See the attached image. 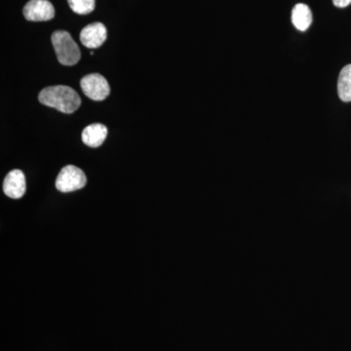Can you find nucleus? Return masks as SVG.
Returning <instances> with one entry per match:
<instances>
[{"label":"nucleus","mask_w":351,"mask_h":351,"mask_svg":"<svg viewBox=\"0 0 351 351\" xmlns=\"http://www.w3.org/2000/svg\"><path fill=\"white\" fill-rule=\"evenodd\" d=\"M86 176L80 168L68 165L61 170L56 180V189L61 193H71L84 188Z\"/></svg>","instance_id":"obj_3"},{"label":"nucleus","mask_w":351,"mask_h":351,"mask_svg":"<svg viewBox=\"0 0 351 351\" xmlns=\"http://www.w3.org/2000/svg\"><path fill=\"white\" fill-rule=\"evenodd\" d=\"M71 10L80 15H87L95 9V0H68Z\"/></svg>","instance_id":"obj_11"},{"label":"nucleus","mask_w":351,"mask_h":351,"mask_svg":"<svg viewBox=\"0 0 351 351\" xmlns=\"http://www.w3.org/2000/svg\"><path fill=\"white\" fill-rule=\"evenodd\" d=\"M38 100L43 105L64 113L75 112L82 105L80 97L75 90L64 85L45 88L39 93Z\"/></svg>","instance_id":"obj_1"},{"label":"nucleus","mask_w":351,"mask_h":351,"mask_svg":"<svg viewBox=\"0 0 351 351\" xmlns=\"http://www.w3.org/2000/svg\"><path fill=\"white\" fill-rule=\"evenodd\" d=\"M108 136V128L104 124L95 123L87 126L82 131V141L90 147H99L105 142Z\"/></svg>","instance_id":"obj_8"},{"label":"nucleus","mask_w":351,"mask_h":351,"mask_svg":"<svg viewBox=\"0 0 351 351\" xmlns=\"http://www.w3.org/2000/svg\"><path fill=\"white\" fill-rule=\"evenodd\" d=\"M25 19L31 22H45L54 18L55 9L48 0H31L24 7Z\"/></svg>","instance_id":"obj_5"},{"label":"nucleus","mask_w":351,"mask_h":351,"mask_svg":"<svg viewBox=\"0 0 351 351\" xmlns=\"http://www.w3.org/2000/svg\"><path fill=\"white\" fill-rule=\"evenodd\" d=\"M338 94L343 101H351V64L346 66L339 73Z\"/></svg>","instance_id":"obj_10"},{"label":"nucleus","mask_w":351,"mask_h":351,"mask_svg":"<svg viewBox=\"0 0 351 351\" xmlns=\"http://www.w3.org/2000/svg\"><path fill=\"white\" fill-rule=\"evenodd\" d=\"M58 61L64 66H73L80 62L82 53L68 32L57 31L51 36Z\"/></svg>","instance_id":"obj_2"},{"label":"nucleus","mask_w":351,"mask_h":351,"mask_svg":"<svg viewBox=\"0 0 351 351\" xmlns=\"http://www.w3.org/2000/svg\"><path fill=\"white\" fill-rule=\"evenodd\" d=\"M25 177L21 170H12L7 174L3 182V191L8 197L19 199L25 193Z\"/></svg>","instance_id":"obj_7"},{"label":"nucleus","mask_w":351,"mask_h":351,"mask_svg":"<svg viewBox=\"0 0 351 351\" xmlns=\"http://www.w3.org/2000/svg\"><path fill=\"white\" fill-rule=\"evenodd\" d=\"M107 40V29L101 23L86 25L80 32V41L85 47L96 49Z\"/></svg>","instance_id":"obj_6"},{"label":"nucleus","mask_w":351,"mask_h":351,"mask_svg":"<svg viewBox=\"0 0 351 351\" xmlns=\"http://www.w3.org/2000/svg\"><path fill=\"white\" fill-rule=\"evenodd\" d=\"M332 3L339 8H345L351 3V0H332Z\"/></svg>","instance_id":"obj_12"},{"label":"nucleus","mask_w":351,"mask_h":351,"mask_svg":"<svg viewBox=\"0 0 351 351\" xmlns=\"http://www.w3.org/2000/svg\"><path fill=\"white\" fill-rule=\"evenodd\" d=\"M83 93L93 101H104L110 95V88L103 75L99 73L85 75L80 82Z\"/></svg>","instance_id":"obj_4"},{"label":"nucleus","mask_w":351,"mask_h":351,"mask_svg":"<svg viewBox=\"0 0 351 351\" xmlns=\"http://www.w3.org/2000/svg\"><path fill=\"white\" fill-rule=\"evenodd\" d=\"M292 23L299 31H306L313 23L311 8L304 3L295 5L292 10Z\"/></svg>","instance_id":"obj_9"}]
</instances>
